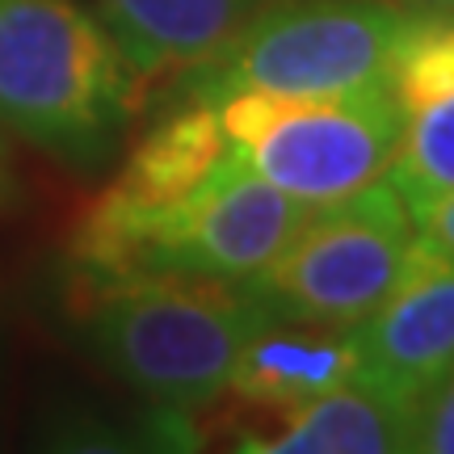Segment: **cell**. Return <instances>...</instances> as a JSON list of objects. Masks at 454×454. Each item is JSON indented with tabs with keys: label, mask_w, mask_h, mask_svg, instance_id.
<instances>
[{
	"label": "cell",
	"mask_w": 454,
	"mask_h": 454,
	"mask_svg": "<svg viewBox=\"0 0 454 454\" xmlns=\"http://www.w3.org/2000/svg\"><path fill=\"white\" fill-rule=\"evenodd\" d=\"M110 30L118 51L152 81L160 72H185L223 47L248 17L270 0H84Z\"/></svg>",
	"instance_id": "8fae6325"
},
{
	"label": "cell",
	"mask_w": 454,
	"mask_h": 454,
	"mask_svg": "<svg viewBox=\"0 0 454 454\" xmlns=\"http://www.w3.org/2000/svg\"><path fill=\"white\" fill-rule=\"evenodd\" d=\"M139 72L84 0H0V130L98 168L139 106Z\"/></svg>",
	"instance_id": "7a4b0ae2"
},
{
	"label": "cell",
	"mask_w": 454,
	"mask_h": 454,
	"mask_svg": "<svg viewBox=\"0 0 454 454\" xmlns=\"http://www.w3.org/2000/svg\"><path fill=\"white\" fill-rule=\"evenodd\" d=\"M311 207L274 190L227 147L211 177L160 211L118 227H76V274H173L248 282L291 244Z\"/></svg>",
	"instance_id": "277c9868"
},
{
	"label": "cell",
	"mask_w": 454,
	"mask_h": 454,
	"mask_svg": "<svg viewBox=\"0 0 454 454\" xmlns=\"http://www.w3.org/2000/svg\"><path fill=\"white\" fill-rule=\"evenodd\" d=\"M357 374L417 408L454 374V257L417 236L387 299L354 325Z\"/></svg>",
	"instance_id": "52a82bcc"
},
{
	"label": "cell",
	"mask_w": 454,
	"mask_h": 454,
	"mask_svg": "<svg viewBox=\"0 0 454 454\" xmlns=\"http://www.w3.org/2000/svg\"><path fill=\"white\" fill-rule=\"evenodd\" d=\"M357 374L354 328L311 325V320H270L244 340L231 366L227 391L244 408L286 412L349 383Z\"/></svg>",
	"instance_id": "9c48e42d"
},
{
	"label": "cell",
	"mask_w": 454,
	"mask_h": 454,
	"mask_svg": "<svg viewBox=\"0 0 454 454\" xmlns=\"http://www.w3.org/2000/svg\"><path fill=\"white\" fill-rule=\"evenodd\" d=\"M412 9L395 0H270L202 64L185 67L168 101L231 93L325 98L387 84Z\"/></svg>",
	"instance_id": "3957f363"
},
{
	"label": "cell",
	"mask_w": 454,
	"mask_h": 454,
	"mask_svg": "<svg viewBox=\"0 0 454 454\" xmlns=\"http://www.w3.org/2000/svg\"><path fill=\"white\" fill-rule=\"evenodd\" d=\"M227 156V135L207 101H168V110L127 152L118 177L98 194L81 227H118L185 198Z\"/></svg>",
	"instance_id": "ba28073f"
},
{
	"label": "cell",
	"mask_w": 454,
	"mask_h": 454,
	"mask_svg": "<svg viewBox=\"0 0 454 454\" xmlns=\"http://www.w3.org/2000/svg\"><path fill=\"white\" fill-rule=\"evenodd\" d=\"M236 450L253 454H395L417 450V408L349 379L308 404L274 412V425L244 429Z\"/></svg>",
	"instance_id": "30bf717a"
},
{
	"label": "cell",
	"mask_w": 454,
	"mask_h": 454,
	"mask_svg": "<svg viewBox=\"0 0 454 454\" xmlns=\"http://www.w3.org/2000/svg\"><path fill=\"white\" fill-rule=\"evenodd\" d=\"M81 349L160 417L185 421L227 391L244 340L278 320L248 282L76 274Z\"/></svg>",
	"instance_id": "6da1fadb"
},
{
	"label": "cell",
	"mask_w": 454,
	"mask_h": 454,
	"mask_svg": "<svg viewBox=\"0 0 454 454\" xmlns=\"http://www.w3.org/2000/svg\"><path fill=\"white\" fill-rule=\"evenodd\" d=\"M404 9H454V0H395Z\"/></svg>",
	"instance_id": "2e32d148"
},
{
	"label": "cell",
	"mask_w": 454,
	"mask_h": 454,
	"mask_svg": "<svg viewBox=\"0 0 454 454\" xmlns=\"http://www.w3.org/2000/svg\"><path fill=\"white\" fill-rule=\"evenodd\" d=\"M387 181L412 215L454 190V93L404 118V135L387 168Z\"/></svg>",
	"instance_id": "7c38bea8"
},
{
	"label": "cell",
	"mask_w": 454,
	"mask_h": 454,
	"mask_svg": "<svg viewBox=\"0 0 454 454\" xmlns=\"http://www.w3.org/2000/svg\"><path fill=\"white\" fill-rule=\"evenodd\" d=\"M412 223H417V236H421L429 248L454 257V190L442 194L438 202H429L425 211L412 215Z\"/></svg>",
	"instance_id": "5bb4252c"
},
{
	"label": "cell",
	"mask_w": 454,
	"mask_h": 454,
	"mask_svg": "<svg viewBox=\"0 0 454 454\" xmlns=\"http://www.w3.org/2000/svg\"><path fill=\"white\" fill-rule=\"evenodd\" d=\"M412 244V211L383 177L349 198L311 207L291 244L248 278V291L278 320L354 328L387 299Z\"/></svg>",
	"instance_id": "8992f818"
},
{
	"label": "cell",
	"mask_w": 454,
	"mask_h": 454,
	"mask_svg": "<svg viewBox=\"0 0 454 454\" xmlns=\"http://www.w3.org/2000/svg\"><path fill=\"white\" fill-rule=\"evenodd\" d=\"M17 194V185H13V173H9V160H4V152H0V207H9Z\"/></svg>",
	"instance_id": "9a60e30c"
},
{
	"label": "cell",
	"mask_w": 454,
	"mask_h": 454,
	"mask_svg": "<svg viewBox=\"0 0 454 454\" xmlns=\"http://www.w3.org/2000/svg\"><path fill=\"white\" fill-rule=\"evenodd\" d=\"M417 450L454 454V374L417 412Z\"/></svg>",
	"instance_id": "4fadbf2b"
},
{
	"label": "cell",
	"mask_w": 454,
	"mask_h": 454,
	"mask_svg": "<svg viewBox=\"0 0 454 454\" xmlns=\"http://www.w3.org/2000/svg\"><path fill=\"white\" fill-rule=\"evenodd\" d=\"M215 114L227 147L303 207H325L383 181L404 135V114L387 84L325 98L231 93L215 101Z\"/></svg>",
	"instance_id": "5b68a950"
}]
</instances>
